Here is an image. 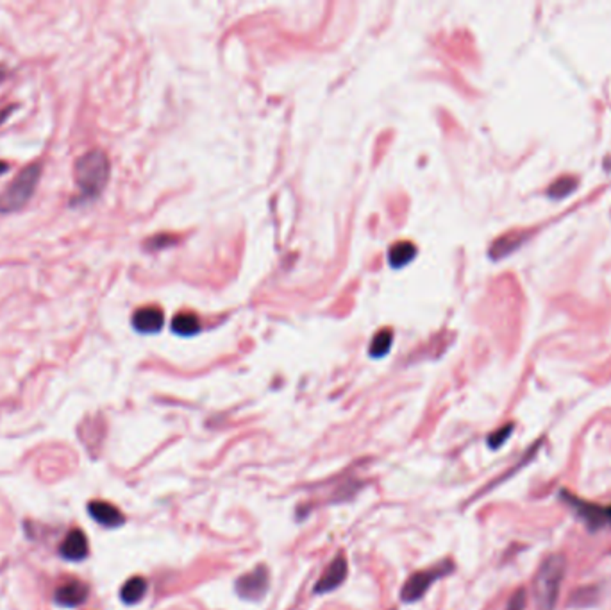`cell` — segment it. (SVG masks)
<instances>
[{
  "label": "cell",
  "instance_id": "1",
  "mask_svg": "<svg viewBox=\"0 0 611 610\" xmlns=\"http://www.w3.org/2000/svg\"><path fill=\"white\" fill-rule=\"evenodd\" d=\"M565 574H567V559L565 555L554 553L549 555L542 564L534 577L533 591L534 601L538 610H554L560 599L561 585H563Z\"/></svg>",
  "mask_w": 611,
  "mask_h": 610
},
{
  "label": "cell",
  "instance_id": "2",
  "mask_svg": "<svg viewBox=\"0 0 611 610\" xmlns=\"http://www.w3.org/2000/svg\"><path fill=\"white\" fill-rule=\"evenodd\" d=\"M75 183L85 199L97 197L110 179V159L100 149L85 152L75 162Z\"/></svg>",
  "mask_w": 611,
  "mask_h": 610
},
{
  "label": "cell",
  "instance_id": "3",
  "mask_svg": "<svg viewBox=\"0 0 611 610\" xmlns=\"http://www.w3.org/2000/svg\"><path fill=\"white\" fill-rule=\"evenodd\" d=\"M40 176L41 169L38 163H33V165L20 170L15 179L0 194V214H11V211H18L20 208L26 206L36 190Z\"/></svg>",
  "mask_w": 611,
  "mask_h": 610
},
{
  "label": "cell",
  "instance_id": "4",
  "mask_svg": "<svg viewBox=\"0 0 611 610\" xmlns=\"http://www.w3.org/2000/svg\"><path fill=\"white\" fill-rule=\"evenodd\" d=\"M450 569H452L450 564H440V566H435L429 571H418V573H415L413 577H410V580L404 584L403 591H400V598H403V601L411 603L420 599L422 596L427 592V589L431 587L440 577L449 573Z\"/></svg>",
  "mask_w": 611,
  "mask_h": 610
},
{
  "label": "cell",
  "instance_id": "5",
  "mask_svg": "<svg viewBox=\"0 0 611 610\" xmlns=\"http://www.w3.org/2000/svg\"><path fill=\"white\" fill-rule=\"evenodd\" d=\"M268 587H270V574L265 566H257L256 569L240 577L236 582L238 596L249 601H260L267 594Z\"/></svg>",
  "mask_w": 611,
  "mask_h": 610
},
{
  "label": "cell",
  "instance_id": "6",
  "mask_svg": "<svg viewBox=\"0 0 611 610\" xmlns=\"http://www.w3.org/2000/svg\"><path fill=\"white\" fill-rule=\"evenodd\" d=\"M347 562H345L344 557H336L333 562L327 566V569L324 571V574L320 577V580L315 585V594H327V592L334 591L336 587H340L344 584L345 577H347Z\"/></svg>",
  "mask_w": 611,
  "mask_h": 610
},
{
  "label": "cell",
  "instance_id": "7",
  "mask_svg": "<svg viewBox=\"0 0 611 610\" xmlns=\"http://www.w3.org/2000/svg\"><path fill=\"white\" fill-rule=\"evenodd\" d=\"M165 322V315L158 306H143L132 315V326L139 333H158Z\"/></svg>",
  "mask_w": 611,
  "mask_h": 610
},
{
  "label": "cell",
  "instance_id": "8",
  "mask_svg": "<svg viewBox=\"0 0 611 610\" xmlns=\"http://www.w3.org/2000/svg\"><path fill=\"white\" fill-rule=\"evenodd\" d=\"M88 512L99 525L107 526V528H117V526L124 525L125 521L124 514L106 501H92L88 505Z\"/></svg>",
  "mask_w": 611,
  "mask_h": 610
},
{
  "label": "cell",
  "instance_id": "9",
  "mask_svg": "<svg viewBox=\"0 0 611 610\" xmlns=\"http://www.w3.org/2000/svg\"><path fill=\"white\" fill-rule=\"evenodd\" d=\"M86 596H88V585L72 578L55 591V601L63 606H78L85 601Z\"/></svg>",
  "mask_w": 611,
  "mask_h": 610
},
{
  "label": "cell",
  "instance_id": "10",
  "mask_svg": "<svg viewBox=\"0 0 611 610\" xmlns=\"http://www.w3.org/2000/svg\"><path fill=\"white\" fill-rule=\"evenodd\" d=\"M59 553L68 560H83L88 555V539H86V535L81 530H72L63 540Z\"/></svg>",
  "mask_w": 611,
  "mask_h": 610
},
{
  "label": "cell",
  "instance_id": "11",
  "mask_svg": "<svg viewBox=\"0 0 611 610\" xmlns=\"http://www.w3.org/2000/svg\"><path fill=\"white\" fill-rule=\"evenodd\" d=\"M526 238H527L526 231L506 233V235H502L501 238L495 240L494 246H492V249H490V256L494 258V260H501V258H504L506 254H509V253H513L515 249H519Z\"/></svg>",
  "mask_w": 611,
  "mask_h": 610
},
{
  "label": "cell",
  "instance_id": "12",
  "mask_svg": "<svg viewBox=\"0 0 611 610\" xmlns=\"http://www.w3.org/2000/svg\"><path fill=\"white\" fill-rule=\"evenodd\" d=\"M415 254H417V247H415L413 243L411 242H397L388 253L390 265H392L393 268L404 267V265L410 263V261L413 260Z\"/></svg>",
  "mask_w": 611,
  "mask_h": 610
},
{
  "label": "cell",
  "instance_id": "13",
  "mask_svg": "<svg viewBox=\"0 0 611 610\" xmlns=\"http://www.w3.org/2000/svg\"><path fill=\"white\" fill-rule=\"evenodd\" d=\"M145 592H147V582L143 580L142 577H134L131 578V580L125 582L124 587H122L120 591L122 601L127 603V605L138 603L139 599L145 596Z\"/></svg>",
  "mask_w": 611,
  "mask_h": 610
},
{
  "label": "cell",
  "instance_id": "14",
  "mask_svg": "<svg viewBox=\"0 0 611 610\" xmlns=\"http://www.w3.org/2000/svg\"><path fill=\"white\" fill-rule=\"evenodd\" d=\"M174 333L181 335V337H190V335L198 333L201 330V320L195 313H181L172 320Z\"/></svg>",
  "mask_w": 611,
  "mask_h": 610
},
{
  "label": "cell",
  "instance_id": "15",
  "mask_svg": "<svg viewBox=\"0 0 611 610\" xmlns=\"http://www.w3.org/2000/svg\"><path fill=\"white\" fill-rule=\"evenodd\" d=\"M392 340H393L392 331L390 330L379 331V333L372 338V344H370V357L373 358L385 357V354L390 351V347H392Z\"/></svg>",
  "mask_w": 611,
  "mask_h": 610
},
{
  "label": "cell",
  "instance_id": "16",
  "mask_svg": "<svg viewBox=\"0 0 611 610\" xmlns=\"http://www.w3.org/2000/svg\"><path fill=\"white\" fill-rule=\"evenodd\" d=\"M575 186H578V179H575V177L563 176L551 184L549 191H547V194H549L551 199H556L558 201V199H563V197H567L568 194H572V191L575 190Z\"/></svg>",
  "mask_w": 611,
  "mask_h": 610
},
{
  "label": "cell",
  "instance_id": "17",
  "mask_svg": "<svg viewBox=\"0 0 611 610\" xmlns=\"http://www.w3.org/2000/svg\"><path fill=\"white\" fill-rule=\"evenodd\" d=\"M599 598V591L597 587H581L572 594V605L574 606H590L597 601Z\"/></svg>",
  "mask_w": 611,
  "mask_h": 610
},
{
  "label": "cell",
  "instance_id": "18",
  "mask_svg": "<svg viewBox=\"0 0 611 610\" xmlns=\"http://www.w3.org/2000/svg\"><path fill=\"white\" fill-rule=\"evenodd\" d=\"M513 430H515V426H513V424H506V426L499 428L497 431H494V433L488 437V446H490L492 449L502 448V446L506 444V441L511 437Z\"/></svg>",
  "mask_w": 611,
  "mask_h": 610
},
{
  "label": "cell",
  "instance_id": "19",
  "mask_svg": "<svg viewBox=\"0 0 611 610\" xmlns=\"http://www.w3.org/2000/svg\"><path fill=\"white\" fill-rule=\"evenodd\" d=\"M526 601H527L526 591H524V589H519V591H515V594L509 598L508 605H506V610H526Z\"/></svg>",
  "mask_w": 611,
  "mask_h": 610
},
{
  "label": "cell",
  "instance_id": "20",
  "mask_svg": "<svg viewBox=\"0 0 611 610\" xmlns=\"http://www.w3.org/2000/svg\"><path fill=\"white\" fill-rule=\"evenodd\" d=\"M13 110H15V106H8V107H4V110H0V124H2V122H4L6 118L9 117V113H11Z\"/></svg>",
  "mask_w": 611,
  "mask_h": 610
},
{
  "label": "cell",
  "instance_id": "21",
  "mask_svg": "<svg viewBox=\"0 0 611 610\" xmlns=\"http://www.w3.org/2000/svg\"><path fill=\"white\" fill-rule=\"evenodd\" d=\"M4 78H6V70L4 68H0V81H4Z\"/></svg>",
  "mask_w": 611,
  "mask_h": 610
},
{
  "label": "cell",
  "instance_id": "22",
  "mask_svg": "<svg viewBox=\"0 0 611 610\" xmlns=\"http://www.w3.org/2000/svg\"><path fill=\"white\" fill-rule=\"evenodd\" d=\"M8 169V163H0V174H2V170Z\"/></svg>",
  "mask_w": 611,
  "mask_h": 610
}]
</instances>
